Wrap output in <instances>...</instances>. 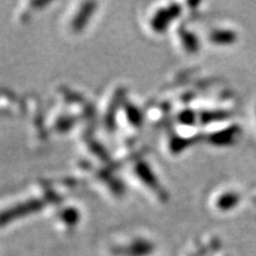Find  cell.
<instances>
[{
  "label": "cell",
  "instance_id": "6da1fadb",
  "mask_svg": "<svg viewBox=\"0 0 256 256\" xmlns=\"http://www.w3.org/2000/svg\"><path fill=\"white\" fill-rule=\"evenodd\" d=\"M238 127H232L229 130H223L214 136V142L220 144V145H228L234 142V138L238 134Z\"/></svg>",
  "mask_w": 256,
  "mask_h": 256
},
{
  "label": "cell",
  "instance_id": "7a4b0ae2",
  "mask_svg": "<svg viewBox=\"0 0 256 256\" xmlns=\"http://www.w3.org/2000/svg\"><path fill=\"white\" fill-rule=\"evenodd\" d=\"M240 202V196L238 194H234V192H228V194H224L223 196L220 197L218 206L222 210H230L232 208L238 206Z\"/></svg>",
  "mask_w": 256,
  "mask_h": 256
},
{
  "label": "cell",
  "instance_id": "3957f363",
  "mask_svg": "<svg viewBox=\"0 0 256 256\" xmlns=\"http://www.w3.org/2000/svg\"><path fill=\"white\" fill-rule=\"evenodd\" d=\"M211 40L217 44H232L236 40V34L230 30L215 31L211 36Z\"/></svg>",
  "mask_w": 256,
  "mask_h": 256
},
{
  "label": "cell",
  "instance_id": "277c9868",
  "mask_svg": "<svg viewBox=\"0 0 256 256\" xmlns=\"http://www.w3.org/2000/svg\"><path fill=\"white\" fill-rule=\"evenodd\" d=\"M254 202H255V203H256V197H255V198H254Z\"/></svg>",
  "mask_w": 256,
  "mask_h": 256
}]
</instances>
